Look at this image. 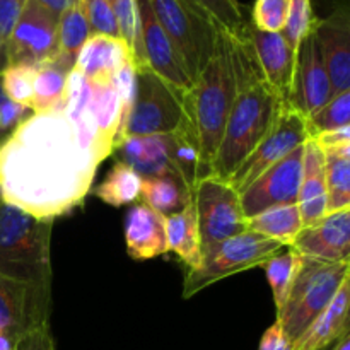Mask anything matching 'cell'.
<instances>
[{"label": "cell", "instance_id": "obj_1", "mask_svg": "<svg viewBox=\"0 0 350 350\" xmlns=\"http://www.w3.org/2000/svg\"><path fill=\"white\" fill-rule=\"evenodd\" d=\"M99 164L64 111L33 113L0 144V200L55 221L84 204Z\"/></svg>", "mask_w": 350, "mask_h": 350}, {"label": "cell", "instance_id": "obj_2", "mask_svg": "<svg viewBox=\"0 0 350 350\" xmlns=\"http://www.w3.org/2000/svg\"><path fill=\"white\" fill-rule=\"evenodd\" d=\"M238 89L228 40L221 31L215 53L183 96V113L193 126L200 146V180L212 174V163Z\"/></svg>", "mask_w": 350, "mask_h": 350}, {"label": "cell", "instance_id": "obj_3", "mask_svg": "<svg viewBox=\"0 0 350 350\" xmlns=\"http://www.w3.org/2000/svg\"><path fill=\"white\" fill-rule=\"evenodd\" d=\"M284 103L263 77L239 85L212 163L211 176L231 180L234 171L272 129Z\"/></svg>", "mask_w": 350, "mask_h": 350}, {"label": "cell", "instance_id": "obj_4", "mask_svg": "<svg viewBox=\"0 0 350 350\" xmlns=\"http://www.w3.org/2000/svg\"><path fill=\"white\" fill-rule=\"evenodd\" d=\"M51 229L50 219L0 200V275L51 287Z\"/></svg>", "mask_w": 350, "mask_h": 350}, {"label": "cell", "instance_id": "obj_5", "mask_svg": "<svg viewBox=\"0 0 350 350\" xmlns=\"http://www.w3.org/2000/svg\"><path fill=\"white\" fill-rule=\"evenodd\" d=\"M60 111L68 116L96 156L108 159L120 132V99L113 84H94L72 70Z\"/></svg>", "mask_w": 350, "mask_h": 350}, {"label": "cell", "instance_id": "obj_6", "mask_svg": "<svg viewBox=\"0 0 350 350\" xmlns=\"http://www.w3.org/2000/svg\"><path fill=\"white\" fill-rule=\"evenodd\" d=\"M347 279H350V260L328 263L303 256L289 296L277 311L275 320L293 344L313 323L314 318L323 313Z\"/></svg>", "mask_w": 350, "mask_h": 350}, {"label": "cell", "instance_id": "obj_7", "mask_svg": "<svg viewBox=\"0 0 350 350\" xmlns=\"http://www.w3.org/2000/svg\"><path fill=\"white\" fill-rule=\"evenodd\" d=\"M150 5L193 84L215 53L221 29L193 0H150Z\"/></svg>", "mask_w": 350, "mask_h": 350}, {"label": "cell", "instance_id": "obj_8", "mask_svg": "<svg viewBox=\"0 0 350 350\" xmlns=\"http://www.w3.org/2000/svg\"><path fill=\"white\" fill-rule=\"evenodd\" d=\"M286 248L275 239L245 231L238 236L226 239L221 245L202 256L197 269L188 270L183 284V299H190L200 291L222 279L246 272L255 267H263L273 255Z\"/></svg>", "mask_w": 350, "mask_h": 350}, {"label": "cell", "instance_id": "obj_9", "mask_svg": "<svg viewBox=\"0 0 350 350\" xmlns=\"http://www.w3.org/2000/svg\"><path fill=\"white\" fill-rule=\"evenodd\" d=\"M193 202L202 256L226 239L246 231V215L243 212L239 193L229 181L215 176L204 178L195 187Z\"/></svg>", "mask_w": 350, "mask_h": 350}, {"label": "cell", "instance_id": "obj_10", "mask_svg": "<svg viewBox=\"0 0 350 350\" xmlns=\"http://www.w3.org/2000/svg\"><path fill=\"white\" fill-rule=\"evenodd\" d=\"M183 89L174 88L149 68L137 70V96L126 137L173 132L183 118Z\"/></svg>", "mask_w": 350, "mask_h": 350}, {"label": "cell", "instance_id": "obj_11", "mask_svg": "<svg viewBox=\"0 0 350 350\" xmlns=\"http://www.w3.org/2000/svg\"><path fill=\"white\" fill-rule=\"evenodd\" d=\"M306 139V118L296 108L284 103L272 129L260 140L253 152L243 161L241 166L234 171L229 183L238 193H243L260 174H263L273 164L303 146Z\"/></svg>", "mask_w": 350, "mask_h": 350}, {"label": "cell", "instance_id": "obj_12", "mask_svg": "<svg viewBox=\"0 0 350 350\" xmlns=\"http://www.w3.org/2000/svg\"><path fill=\"white\" fill-rule=\"evenodd\" d=\"M57 26L58 17L55 14L34 0H27L19 21L5 43L3 68L7 65L40 67L57 58Z\"/></svg>", "mask_w": 350, "mask_h": 350}, {"label": "cell", "instance_id": "obj_13", "mask_svg": "<svg viewBox=\"0 0 350 350\" xmlns=\"http://www.w3.org/2000/svg\"><path fill=\"white\" fill-rule=\"evenodd\" d=\"M50 286H33L0 275V334L16 345L31 332L50 325Z\"/></svg>", "mask_w": 350, "mask_h": 350}, {"label": "cell", "instance_id": "obj_14", "mask_svg": "<svg viewBox=\"0 0 350 350\" xmlns=\"http://www.w3.org/2000/svg\"><path fill=\"white\" fill-rule=\"evenodd\" d=\"M303 174V146L260 174L243 193H239L246 219L277 205L297 204Z\"/></svg>", "mask_w": 350, "mask_h": 350}, {"label": "cell", "instance_id": "obj_15", "mask_svg": "<svg viewBox=\"0 0 350 350\" xmlns=\"http://www.w3.org/2000/svg\"><path fill=\"white\" fill-rule=\"evenodd\" d=\"M137 9H139L140 51H142L140 68H149L174 88L188 91L191 88L190 77L185 72L176 48L173 46L157 21L150 0H137Z\"/></svg>", "mask_w": 350, "mask_h": 350}, {"label": "cell", "instance_id": "obj_16", "mask_svg": "<svg viewBox=\"0 0 350 350\" xmlns=\"http://www.w3.org/2000/svg\"><path fill=\"white\" fill-rule=\"evenodd\" d=\"M334 96L330 77L321 57L314 31L303 41L296 57L293 91L287 105L296 108L304 118L320 109Z\"/></svg>", "mask_w": 350, "mask_h": 350}, {"label": "cell", "instance_id": "obj_17", "mask_svg": "<svg viewBox=\"0 0 350 350\" xmlns=\"http://www.w3.org/2000/svg\"><path fill=\"white\" fill-rule=\"evenodd\" d=\"M318 46L330 77L334 94L350 91V12L347 5L335 9L314 26Z\"/></svg>", "mask_w": 350, "mask_h": 350}, {"label": "cell", "instance_id": "obj_18", "mask_svg": "<svg viewBox=\"0 0 350 350\" xmlns=\"http://www.w3.org/2000/svg\"><path fill=\"white\" fill-rule=\"evenodd\" d=\"M291 248L301 256L321 262H347L350 256V208L325 214L317 224L303 228Z\"/></svg>", "mask_w": 350, "mask_h": 350}, {"label": "cell", "instance_id": "obj_19", "mask_svg": "<svg viewBox=\"0 0 350 350\" xmlns=\"http://www.w3.org/2000/svg\"><path fill=\"white\" fill-rule=\"evenodd\" d=\"M248 36L263 79L287 103L293 91L297 55L284 40L282 33H263L250 26Z\"/></svg>", "mask_w": 350, "mask_h": 350}, {"label": "cell", "instance_id": "obj_20", "mask_svg": "<svg viewBox=\"0 0 350 350\" xmlns=\"http://www.w3.org/2000/svg\"><path fill=\"white\" fill-rule=\"evenodd\" d=\"M130 60L132 51L122 38L91 34L75 58L74 70L94 84H113L120 68Z\"/></svg>", "mask_w": 350, "mask_h": 350}, {"label": "cell", "instance_id": "obj_21", "mask_svg": "<svg viewBox=\"0 0 350 350\" xmlns=\"http://www.w3.org/2000/svg\"><path fill=\"white\" fill-rule=\"evenodd\" d=\"M125 245L130 258L137 262L166 255V217L146 204L130 205L125 215Z\"/></svg>", "mask_w": 350, "mask_h": 350}, {"label": "cell", "instance_id": "obj_22", "mask_svg": "<svg viewBox=\"0 0 350 350\" xmlns=\"http://www.w3.org/2000/svg\"><path fill=\"white\" fill-rule=\"evenodd\" d=\"M303 228L317 224L327 214V187H325L323 150L317 140L308 137L303 144V174L297 197Z\"/></svg>", "mask_w": 350, "mask_h": 350}, {"label": "cell", "instance_id": "obj_23", "mask_svg": "<svg viewBox=\"0 0 350 350\" xmlns=\"http://www.w3.org/2000/svg\"><path fill=\"white\" fill-rule=\"evenodd\" d=\"M350 279L342 284L338 293L330 301L323 313L293 344V350H328L338 338L349 332Z\"/></svg>", "mask_w": 350, "mask_h": 350}, {"label": "cell", "instance_id": "obj_24", "mask_svg": "<svg viewBox=\"0 0 350 350\" xmlns=\"http://www.w3.org/2000/svg\"><path fill=\"white\" fill-rule=\"evenodd\" d=\"M118 159L129 164L142 180L174 173L170 161L167 133L164 135H129L115 149ZM113 152V154H115Z\"/></svg>", "mask_w": 350, "mask_h": 350}, {"label": "cell", "instance_id": "obj_25", "mask_svg": "<svg viewBox=\"0 0 350 350\" xmlns=\"http://www.w3.org/2000/svg\"><path fill=\"white\" fill-rule=\"evenodd\" d=\"M166 243L167 252L174 253L188 270L200 265L202 245L193 200L183 211L166 217Z\"/></svg>", "mask_w": 350, "mask_h": 350}, {"label": "cell", "instance_id": "obj_26", "mask_svg": "<svg viewBox=\"0 0 350 350\" xmlns=\"http://www.w3.org/2000/svg\"><path fill=\"white\" fill-rule=\"evenodd\" d=\"M140 200L157 214L167 217V215L183 211L193 200V191L185 185V181L178 174L167 173L142 180Z\"/></svg>", "mask_w": 350, "mask_h": 350}, {"label": "cell", "instance_id": "obj_27", "mask_svg": "<svg viewBox=\"0 0 350 350\" xmlns=\"http://www.w3.org/2000/svg\"><path fill=\"white\" fill-rule=\"evenodd\" d=\"M167 146H170L171 166L185 181V185L195 191V187L200 181V146H198L197 133L185 113L180 125L167 133Z\"/></svg>", "mask_w": 350, "mask_h": 350}, {"label": "cell", "instance_id": "obj_28", "mask_svg": "<svg viewBox=\"0 0 350 350\" xmlns=\"http://www.w3.org/2000/svg\"><path fill=\"white\" fill-rule=\"evenodd\" d=\"M246 231L258 232L275 239L286 248H291L294 239L303 231V219L297 204L270 207L253 217L246 219Z\"/></svg>", "mask_w": 350, "mask_h": 350}, {"label": "cell", "instance_id": "obj_29", "mask_svg": "<svg viewBox=\"0 0 350 350\" xmlns=\"http://www.w3.org/2000/svg\"><path fill=\"white\" fill-rule=\"evenodd\" d=\"M323 150L327 214L350 208V146Z\"/></svg>", "mask_w": 350, "mask_h": 350}, {"label": "cell", "instance_id": "obj_30", "mask_svg": "<svg viewBox=\"0 0 350 350\" xmlns=\"http://www.w3.org/2000/svg\"><path fill=\"white\" fill-rule=\"evenodd\" d=\"M74 70L58 58L40 65L34 79L33 113L60 111L65 98L68 74Z\"/></svg>", "mask_w": 350, "mask_h": 350}, {"label": "cell", "instance_id": "obj_31", "mask_svg": "<svg viewBox=\"0 0 350 350\" xmlns=\"http://www.w3.org/2000/svg\"><path fill=\"white\" fill-rule=\"evenodd\" d=\"M140 188L142 178L129 166V164L116 161L111 170L106 173V178L91 188V193L109 207H126L140 200Z\"/></svg>", "mask_w": 350, "mask_h": 350}, {"label": "cell", "instance_id": "obj_32", "mask_svg": "<svg viewBox=\"0 0 350 350\" xmlns=\"http://www.w3.org/2000/svg\"><path fill=\"white\" fill-rule=\"evenodd\" d=\"M89 36H91V27H89L84 12H82L81 2L77 0L58 16V60L74 68L75 58H77L79 51L84 46L85 41L89 40Z\"/></svg>", "mask_w": 350, "mask_h": 350}, {"label": "cell", "instance_id": "obj_33", "mask_svg": "<svg viewBox=\"0 0 350 350\" xmlns=\"http://www.w3.org/2000/svg\"><path fill=\"white\" fill-rule=\"evenodd\" d=\"M301 260H303V256L296 250L284 248L282 252L273 255L269 262L263 263L277 311L284 306L287 296H289L294 279H296L297 272H299Z\"/></svg>", "mask_w": 350, "mask_h": 350}, {"label": "cell", "instance_id": "obj_34", "mask_svg": "<svg viewBox=\"0 0 350 350\" xmlns=\"http://www.w3.org/2000/svg\"><path fill=\"white\" fill-rule=\"evenodd\" d=\"M308 137L350 126V91L334 94L320 109L306 118Z\"/></svg>", "mask_w": 350, "mask_h": 350}, {"label": "cell", "instance_id": "obj_35", "mask_svg": "<svg viewBox=\"0 0 350 350\" xmlns=\"http://www.w3.org/2000/svg\"><path fill=\"white\" fill-rule=\"evenodd\" d=\"M38 67L33 65H7L0 72V84L3 94L10 101L23 105L33 111L34 106V79Z\"/></svg>", "mask_w": 350, "mask_h": 350}, {"label": "cell", "instance_id": "obj_36", "mask_svg": "<svg viewBox=\"0 0 350 350\" xmlns=\"http://www.w3.org/2000/svg\"><path fill=\"white\" fill-rule=\"evenodd\" d=\"M317 21L318 17L311 0H289V12H287L282 36L296 55L303 41L314 31Z\"/></svg>", "mask_w": 350, "mask_h": 350}, {"label": "cell", "instance_id": "obj_37", "mask_svg": "<svg viewBox=\"0 0 350 350\" xmlns=\"http://www.w3.org/2000/svg\"><path fill=\"white\" fill-rule=\"evenodd\" d=\"M211 16L221 31L228 34L246 33L250 23L245 16V9L238 0H193Z\"/></svg>", "mask_w": 350, "mask_h": 350}, {"label": "cell", "instance_id": "obj_38", "mask_svg": "<svg viewBox=\"0 0 350 350\" xmlns=\"http://www.w3.org/2000/svg\"><path fill=\"white\" fill-rule=\"evenodd\" d=\"M111 9L115 12L118 23L120 38L126 43L132 51L135 67L142 65V51H140V26H139V9L137 0H109Z\"/></svg>", "mask_w": 350, "mask_h": 350}, {"label": "cell", "instance_id": "obj_39", "mask_svg": "<svg viewBox=\"0 0 350 350\" xmlns=\"http://www.w3.org/2000/svg\"><path fill=\"white\" fill-rule=\"evenodd\" d=\"M287 12L289 0H255L250 26L263 33H282Z\"/></svg>", "mask_w": 350, "mask_h": 350}, {"label": "cell", "instance_id": "obj_40", "mask_svg": "<svg viewBox=\"0 0 350 350\" xmlns=\"http://www.w3.org/2000/svg\"><path fill=\"white\" fill-rule=\"evenodd\" d=\"M88 19L91 34H106V36L120 38L118 23L111 9L109 0H79Z\"/></svg>", "mask_w": 350, "mask_h": 350}, {"label": "cell", "instance_id": "obj_41", "mask_svg": "<svg viewBox=\"0 0 350 350\" xmlns=\"http://www.w3.org/2000/svg\"><path fill=\"white\" fill-rule=\"evenodd\" d=\"M33 115L29 108L10 101L9 98L0 103V144L21 125L26 118Z\"/></svg>", "mask_w": 350, "mask_h": 350}, {"label": "cell", "instance_id": "obj_42", "mask_svg": "<svg viewBox=\"0 0 350 350\" xmlns=\"http://www.w3.org/2000/svg\"><path fill=\"white\" fill-rule=\"evenodd\" d=\"M26 3L27 0H0V40L3 43V50Z\"/></svg>", "mask_w": 350, "mask_h": 350}, {"label": "cell", "instance_id": "obj_43", "mask_svg": "<svg viewBox=\"0 0 350 350\" xmlns=\"http://www.w3.org/2000/svg\"><path fill=\"white\" fill-rule=\"evenodd\" d=\"M16 350H55V342L53 337H51L50 325H44V327L38 328V330L26 335L19 342Z\"/></svg>", "mask_w": 350, "mask_h": 350}, {"label": "cell", "instance_id": "obj_44", "mask_svg": "<svg viewBox=\"0 0 350 350\" xmlns=\"http://www.w3.org/2000/svg\"><path fill=\"white\" fill-rule=\"evenodd\" d=\"M258 350H293V342L286 337L279 325L273 323L262 335Z\"/></svg>", "mask_w": 350, "mask_h": 350}, {"label": "cell", "instance_id": "obj_45", "mask_svg": "<svg viewBox=\"0 0 350 350\" xmlns=\"http://www.w3.org/2000/svg\"><path fill=\"white\" fill-rule=\"evenodd\" d=\"M311 139L317 140V144L321 147V149L350 146V126H345V129H340V130H334V132L321 133V135L311 137Z\"/></svg>", "mask_w": 350, "mask_h": 350}, {"label": "cell", "instance_id": "obj_46", "mask_svg": "<svg viewBox=\"0 0 350 350\" xmlns=\"http://www.w3.org/2000/svg\"><path fill=\"white\" fill-rule=\"evenodd\" d=\"M34 2L40 3L41 7H44V9L50 10L51 14H55V16L58 17L64 10H67L72 3L77 2V0H34Z\"/></svg>", "mask_w": 350, "mask_h": 350}, {"label": "cell", "instance_id": "obj_47", "mask_svg": "<svg viewBox=\"0 0 350 350\" xmlns=\"http://www.w3.org/2000/svg\"><path fill=\"white\" fill-rule=\"evenodd\" d=\"M330 350H350V332L342 335V337L332 345Z\"/></svg>", "mask_w": 350, "mask_h": 350}, {"label": "cell", "instance_id": "obj_48", "mask_svg": "<svg viewBox=\"0 0 350 350\" xmlns=\"http://www.w3.org/2000/svg\"><path fill=\"white\" fill-rule=\"evenodd\" d=\"M3 70V43L0 40V72Z\"/></svg>", "mask_w": 350, "mask_h": 350}, {"label": "cell", "instance_id": "obj_49", "mask_svg": "<svg viewBox=\"0 0 350 350\" xmlns=\"http://www.w3.org/2000/svg\"><path fill=\"white\" fill-rule=\"evenodd\" d=\"M7 98V96L5 94H3V89H2V84H0V103H2L3 101V99H5Z\"/></svg>", "mask_w": 350, "mask_h": 350}]
</instances>
